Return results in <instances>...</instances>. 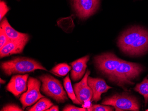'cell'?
I'll list each match as a JSON object with an SVG mask.
<instances>
[{"mask_svg":"<svg viewBox=\"0 0 148 111\" xmlns=\"http://www.w3.org/2000/svg\"><path fill=\"white\" fill-rule=\"evenodd\" d=\"M118 47L130 56L143 55L148 51V30L134 26L125 31L118 39Z\"/></svg>","mask_w":148,"mask_h":111,"instance_id":"cell-1","label":"cell"},{"mask_svg":"<svg viewBox=\"0 0 148 111\" xmlns=\"http://www.w3.org/2000/svg\"><path fill=\"white\" fill-rule=\"evenodd\" d=\"M142 65L123 60L114 72L108 76L110 82L119 86L134 84L133 81L139 76L143 71Z\"/></svg>","mask_w":148,"mask_h":111,"instance_id":"cell-2","label":"cell"},{"mask_svg":"<svg viewBox=\"0 0 148 111\" xmlns=\"http://www.w3.org/2000/svg\"><path fill=\"white\" fill-rule=\"evenodd\" d=\"M1 67L5 74L7 75L31 72L36 69L47 70L39 62L25 57L15 58L12 60L3 62Z\"/></svg>","mask_w":148,"mask_h":111,"instance_id":"cell-3","label":"cell"},{"mask_svg":"<svg viewBox=\"0 0 148 111\" xmlns=\"http://www.w3.org/2000/svg\"><path fill=\"white\" fill-rule=\"evenodd\" d=\"M102 104L112 106L116 111H138L140 109L139 103L137 98L127 93H116L106 97Z\"/></svg>","mask_w":148,"mask_h":111,"instance_id":"cell-4","label":"cell"},{"mask_svg":"<svg viewBox=\"0 0 148 111\" xmlns=\"http://www.w3.org/2000/svg\"><path fill=\"white\" fill-rule=\"evenodd\" d=\"M42 82L41 91L58 103L64 102L68 100L65 91L59 80L49 75L44 74L39 77Z\"/></svg>","mask_w":148,"mask_h":111,"instance_id":"cell-5","label":"cell"},{"mask_svg":"<svg viewBox=\"0 0 148 111\" xmlns=\"http://www.w3.org/2000/svg\"><path fill=\"white\" fill-rule=\"evenodd\" d=\"M28 89L21 95L20 101L22 104V109L35 103L38 100L44 97L40 92V82L36 78L30 77L28 81Z\"/></svg>","mask_w":148,"mask_h":111,"instance_id":"cell-6","label":"cell"},{"mask_svg":"<svg viewBox=\"0 0 148 111\" xmlns=\"http://www.w3.org/2000/svg\"><path fill=\"white\" fill-rule=\"evenodd\" d=\"M123 60L111 53H106L95 58L97 68L108 76L114 72Z\"/></svg>","mask_w":148,"mask_h":111,"instance_id":"cell-7","label":"cell"},{"mask_svg":"<svg viewBox=\"0 0 148 111\" xmlns=\"http://www.w3.org/2000/svg\"><path fill=\"white\" fill-rule=\"evenodd\" d=\"M74 10L81 19L88 18L98 10L99 3L95 0H73Z\"/></svg>","mask_w":148,"mask_h":111,"instance_id":"cell-8","label":"cell"},{"mask_svg":"<svg viewBox=\"0 0 148 111\" xmlns=\"http://www.w3.org/2000/svg\"><path fill=\"white\" fill-rule=\"evenodd\" d=\"M90 74V71L87 70L82 81L74 85L75 93L81 104L89 101L93 97V91L87 83V78Z\"/></svg>","mask_w":148,"mask_h":111,"instance_id":"cell-9","label":"cell"},{"mask_svg":"<svg viewBox=\"0 0 148 111\" xmlns=\"http://www.w3.org/2000/svg\"><path fill=\"white\" fill-rule=\"evenodd\" d=\"M28 78V74L12 76L6 87L7 90L12 93L16 97H19L27 90Z\"/></svg>","mask_w":148,"mask_h":111,"instance_id":"cell-10","label":"cell"},{"mask_svg":"<svg viewBox=\"0 0 148 111\" xmlns=\"http://www.w3.org/2000/svg\"><path fill=\"white\" fill-rule=\"evenodd\" d=\"M87 83L93 91L92 101L95 102L101 99V96L102 94L106 93L109 89L112 88L107 85L104 80L99 78H93L88 76L87 78Z\"/></svg>","mask_w":148,"mask_h":111,"instance_id":"cell-11","label":"cell"},{"mask_svg":"<svg viewBox=\"0 0 148 111\" xmlns=\"http://www.w3.org/2000/svg\"><path fill=\"white\" fill-rule=\"evenodd\" d=\"M0 29L4 31L10 41L27 43L29 39V35L18 32L12 28L6 18H4L1 21Z\"/></svg>","mask_w":148,"mask_h":111,"instance_id":"cell-12","label":"cell"},{"mask_svg":"<svg viewBox=\"0 0 148 111\" xmlns=\"http://www.w3.org/2000/svg\"><path fill=\"white\" fill-rule=\"evenodd\" d=\"M89 59L90 56L86 55L71 63L72 68L71 77L73 81H78L82 78L85 72L87 67L86 64Z\"/></svg>","mask_w":148,"mask_h":111,"instance_id":"cell-13","label":"cell"},{"mask_svg":"<svg viewBox=\"0 0 148 111\" xmlns=\"http://www.w3.org/2000/svg\"><path fill=\"white\" fill-rule=\"evenodd\" d=\"M26 43L10 41L0 49V57L2 58L13 54L22 53Z\"/></svg>","mask_w":148,"mask_h":111,"instance_id":"cell-14","label":"cell"},{"mask_svg":"<svg viewBox=\"0 0 148 111\" xmlns=\"http://www.w3.org/2000/svg\"><path fill=\"white\" fill-rule=\"evenodd\" d=\"M134 90L143 96L146 106L148 102V75L141 83L136 84Z\"/></svg>","mask_w":148,"mask_h":111,"instance_id":"cell-15","label":"cell"},{"mask_svg":"<svg viewBox=\"0 0 148 111\" xmlns=\"http://www.w3.org/2000/svg\"><path fill=\"white\" fill-rule=\"evenodd\" d=\"M53 106V103L50 100L47 98H41L39 100L37 103L35 104L31 108L29 111H46Z\"/></svg>","mask_w":148,"mask_h":111,"instance_id":"cell-16","label":"cell"},{"mask_svg":"<svg viewBox=\"0 0 148 111\" xmlns=\"http://www.w3.org/2000/svg\"><path fill=\"white\" fill-rule=\"evenodd\" d=\"M64 84L65 89L68 93L69 97L72 100L73 102L77 104H81L76 97V95L75 93V91H74L73 88H72L71 81L69 75L66 76L64 79Z\"/></svg>","mask_w":148,"mask_h":111,"instance_id":"cell-17","label":"cell"},{"mask_svg":"<svg viewBox=\"0 0 148 111\" xmlns=\"http://www.w3.org/2000/svg\"><path fill=\"white\" fill-rule=\"evenodd\" d=\"M71 68L66 63H60L51 69V72L54 74L60 76H64L68 74Z\"/></svg>","mask_w":148,"mask_h":111,"instance_id":"cell-18","label":"cell"},{"mask_svg":"<svg viewBox=\"0 0 148 111\" xmlns=\"http://www.w3.org/2000/svg\"><path fill=\"white\" fill-rule=\"evenodd\" d=\"M114 107H111L110 106L105 105H94L87 108V110L88 111H114Z\"/></svg>","mask_w":148,"mask_h":111,"instance_id":"cell-19","label":"cell"},{"mask_svg":"<svg viewBox=\"0 0 148 111\" xmlns=\"http://www.w3.org/2000/svg\"><path fill=\"white\" fill-rule=\"evenodd\" d=\"M10 9L7 5L6 3L3 1H0V19L2 20L5 15L9 11Z\"/></svg>","mask_w":148,"mask_h":111,"instance_id":"cell-20","label":"cell"},{"mask_svg":"<svg viewBox=\"0 0 148 111\" xmlns=\"http://www.w3.org/2000/svg\"><path fill=\"white\" fill-rule=\"evenodd\" d=\"M10 41L4 31L0 29V49L2 48Z\"/></svg>","mask_w":148,"mask_h":111,"instance_id":"cell-21","label":"cell"},{"mask_svg":"<svg viewBox=\"0 0 148 111\" xmlns=\"http://www.w3.org/2000/svg\"><path fill=\"white\" fill-rule=\"evenodd\" d=\"M19 106L14 104H9L5 106L1 109L3 111H23Z\"/></svg>","mask_w":148,"mask_h":111,"instance_id":"cell-22","label":"cell"},{"mask_svg":"<svg viewBox=\"0 0 148 111\" xmlns=\"http://www.w3.org/2000/svg\"><path fill=\"white\" fill-rule=\"evenodd\" d=\"M64 111H86V109L84 108H80L71 105H68L63 109Z\"/></svg>","mask_w":148,"mask_h":111,"instance_id":"cell-23","label":"cell"},{"mask_svg":"<svg viewBox=\"0 0 148 111\" xmlns=\"http://www.w3.org/2000/svg\"><path fill=\"white\" fill-rule=\"evenodd\" d=\"M47 111H59V108L58 106H53L50 108L46 110Z\"/></svg>","mask_w":148,"mask_h":111,"instance_id":"cell-24","label":"cell"},{"mask_svg":"<svg viewBox=\"0 0 148 111\" xmlns=\"http://www.w3.org/2000/svg\"><path fill=\"white\" fill-rule=\"evenodd\" d=\"M5 83V81H4V80H2V79L1 78V83H3L4 84Z\"/></svg>","mask_w":148,"mask_h":111,"instance_id":"cell-25","label":"cell"},{"mask_svg":"<svg viewBox=\"0 0 148 111\" xmlns=\"http://www.w3.org/2000/svg\"><path fill=\"white\" fill-rule=\"evenodd\" d=\"M96 2H98V3H99L100 0H95Z\"/></svg>","mask_w":148,"mask_h":111,"instance_id":"cell-26","label":"cell"},{"mask_svg":"<svg viewBox=\"0 0 148 111\" xmlns=\"http://www.w3.org/2000/svg\"><path fill=\"white\" fill-rule=\"evenodd\" d=\"M146 111H148V109H147V110H146Z\"/></svg>","mask_w":148,"mask_h":111,"instance_id":"cell-27","label":"cell"}]
</instances>
